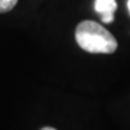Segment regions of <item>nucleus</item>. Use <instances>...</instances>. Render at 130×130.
Instances as JSON below:
<instances>
[{
    "label": "nucleus",
    "mask_w": 130,
    "mask_h": 130,
    "mask_svg": "<svg viewBox=\"0 0 130 130\" xmlns=\"http://www.w3.org/2000/svg\"><path fill=\"white\" fill-rule=\"evenodd\" d=\"M78 46L89 53L111 54L117 50V40L106 28L94 21H83L75 31Z\"/></svg>",
    "instance_id": "nucleus-1"
},
{
    "label": "nucleus",
    "mask_w": 130,
    "mask_h": 130,
    "mask_svg": "<svg viewBox=\"0 0 130 130\" xmlns=\"http://www.w3.org/2000/svg\"><path fill=\"white\" fill-rule=\"evenodd\" d=\"M18 0H0V13L9 12L13 9Z\"/></svg>",
    "instance_id": "nucleus-3"
},
{
    "label": "nucleus",
    "mask_w": 130,
    "mask_h": 130,
    "mask_svg": "<svg viewBox=\"0 0 130 130\" xmlns=\"http://www.w3.org/2000/svg\"><path fill=\"white\" fill-rule=\"evenodd\" d=\"M128 9H129V12H130V0H128Z\"/></svg>",
    "instance_id": "nucleus-5"
},
{
    "label": "nucleus",
    "mask_w": 130,
    "mask_h": 130,
    "mask_svg": "<svg viewBox=\"0 0 130 130\" xmlns=\"http://www.w3.org/2000/svg\"><path fill=\"white\" fill-rule=\"evenodd\" d=\"M94 9L101 14L100 18L104 23L108 24L115 21V11L117 10L116 0H95Z\"/></svg>",
    "instance_id": "nucleus-2"
},
{
    "label": "nucleus",
    "mask_w": 130,
    "mask_h": 130,
    "mask_svg": "<svg viewBox=\"0 0 130 130\" xmlns=\"http://www.w3.org/2000/svg\"><path fill=\"white\" fill-rule=\"evenodd\" d=\"M41 130H57L54 128H51V126H45V128H42Z\"/></svg>",
    "instance_id": "nucleus-4"
}]
</instances>
